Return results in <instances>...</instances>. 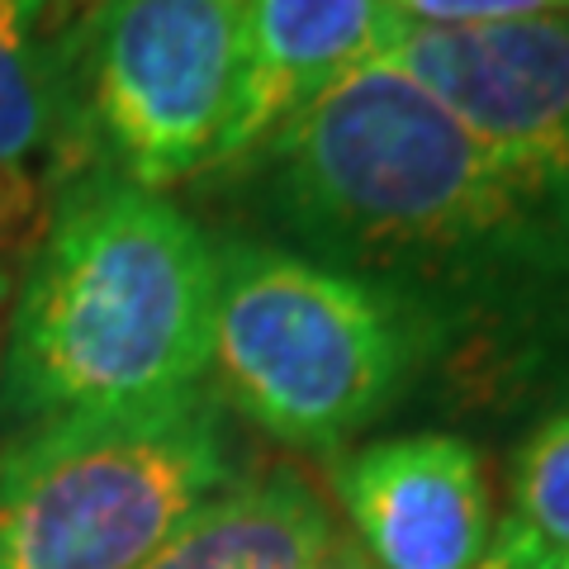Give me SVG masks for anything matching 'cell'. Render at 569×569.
Segmentation results:
<instances>
[{
    "label": "cell",
    "mask_w": 569,
    "mask_h": 569,
    "mask_svg": "<svg viewBox=\"0 0 569 569\" xmlns=\"http://www.w3.org/2000/svg\"><path fill=\"white\" fill-rule=\"evenodd\" d=\"M309 569H376V565H370V556H366V550L356 546L351 537L332 531V541L323 546V556H318Z\"/></svg>",
    "instance_id": "cell-14"
},
{
    "label": "cell",
    "mask_w": 569,
    "mask_h": 569,
    "mask_svg": "<svg viewBox=\"0 0 569 569\" xmlns=\"http://www.w3.org/2000/svg\"><path fill=\"white\" fill-rule=\"evenodd\" d=\"M403 20L395 0H247V86L233 157L328 86L380 62Z\"/></svg>",
    "instance_id": "cell-8"
},
{
    "label": "cell",
    "mask_w": 569,
    "mask_h": 569,
    "mask_svg": "<svg viewBox=\"0 0 569 569\" xmlns=\"http://www.w3.org/2000/svg\"><path fill=\"white\" fill-rule=\"evenodd\" d=\"M242 200L276 247L380 280L447 332L550 323L569 213L399 67L370 62L247 148Z\"/></svg>",
    "instance_id": "cell-1"
},
{
    "label": "cell",
    "mask_w": 569,
    "mask_h": 569,
    "mask_svg": "<svg viewBox=\"0 0 569 569\" xmlns=\"http://www.w3.org/2000/svg\"><path fill=\"white\" fill-rule=\"evenodd\" d=\"M213 280V242L181 204L104 167L71 171L10 295L0 437L200 389Z\"/></svg>",
    "instance_id": "cell-2"
},
{
    "label": "cell",
    "mask_w": 569,
    "mask_h": 569,
    "mask_svg": "<svg viewBox=\"0 0 569 569\" xmlns=\"http://www.w3.org/2000/svg\"><path fill=\"white\" fill-rule=\"evenodd\" d=\"M10 271H6V261H0V347H6V313H10Z\"/></svg>",
    "instance_id": "cell-15"
},
{
    "label": "cell",
    "mask_w": 569,
    "mask_h": 569,
    "mask_svg": "<svg viewBox=\"0 0 569 569\" xmlns=\"http://www.w3.org/2000/svg\"><path fill=\"white\" fill-rule=\"evenodd\" d=\"M418 24L437 29H470V24H518L569 14V0H395Z\"/></svg>",
    "instance_id": "cell-12"
},
{
    "label": "cell",
    "mask_w": 569,
    "mask_h": 569,
    "mask_svg": "<svg viewBox=\"0 0 569 569\" xmlns=\"http://www.w3.org/2000/svg\"><path fill=\"white\" fill-rule=\"evenodd\" d=\"M337 493L376 569H470L493 537L489 479L470 441L408 432L351 451Z\"/></svg>",
    "instance_id": "cell-7"
},
{
    "label": "cell",
    "mask_w": 569,
    "mask_h": 569,
    "mask_svg": "<svg viewBox=\"0 0 569 569\" xmlns=\"http://www.w3.org/2000/svg\"><path fill=\"white\" fill-rule=\"evenodd\" d=\"M62 0H0V176L62 152L67 138V58L52 10Z\"/></svg>",
    "instance_id": "cell-10"
},
{
    "label": "cell",
    "mask_w": 569,
    "mask_h": 569,
    "mask_svg": "<svg viewBox=\"0 0 569 569\" xmlns=\"http://www.w3.org/2000/svg\"><path fill=\"white\" fill-rule=\"evenodd\" d=\"M62 152L162 190L233 162L247 0H104L62 33Z\"/></svg>",
    "instance_id": "cell-5"
},
{
    "label": "cell",
    "mask_w": 569,
    "mask_h": 569,
    "mask_svg": "<svg viewBox=\"0 0 569 569\" xmlns=\"http://www.w3.org/2000/svg\"><path fill=\"white\" fill-rule=\"evenodd\" d=\"M512 522L546 546L569 550V408L541 422L512 470Z\"/></svg>",
    "instance_id": "cell-11"
},
{
    "label": "cell",
    "mask_w": 569,
    "mask_h": 569,
    "mask_svg": "<svg viewBox=\"0 0 569 569\" xmlns=\"http://www.w3.org/2000/svg\"><path fill=\"white\" fill-rule=\"evenodd\" d=\"M213 257L209 370L223 403L284 447L328 451L366 432L451 342L418 299L276 242L223 238Z\"/></svg>",
    "instance_id": "cell-3"
},
{
    "label": "cell",
    "mask_w": 569,
    "mask_h": 569,
    "mask_svg": "<svg viewBox=\"0 0 569 569\" xmlns=\"http://www.w3.org/2000/svg\"><path fill=\"white\" fill-rule=\"evenodd\" d=\"M332 531L309 479L271 470L213 493L138 569H309Z\"/></svg>",
    "instance_id": "cell-9"
},
{
    "label": "cell",
    "mask_w": 569,
    "mask_h": 569,
    "mask_svg": "<svg viewBox=\"0 0 569 569\" xmlns=\"http://www.w3.org/2000/svg\"><path fill=\"white\" fill-rule=\"evenodd\" d=\"M238 479L204 389L0 437V569H138Z\"/></svg>",
    "instance_id": "cell-4"
},
{
    "label": "cell",
    "mask_w": 569,
    "mask_h": 569,
    "mask_svg": "<svg viewBox=\"0 0 569 569\" xmlns=\"http://www.w3.org/2000/svg\"><path fill=\"white\" fill-rule=\"evenodd\" d=\"M470 569H569V550L546 546L541 537H531L522 522L508 518L503 527H493L485 556H479Z\"/></svg>",
    "instance_id": "cell-13"
},
{
    "label": "cell",
    "mask_w": 569,
    "mask_h": 569,
    "mask_svg": "<svg viewBox=\"0 0 569 569\" xmlns=\"http://www.w3.org/2000/svg\"><path fill=\"white\" fill-rule=\"evenodd\" d=\"M380 62L418 81L569 213V14L470 29L403 20Z\"/></svg>",
    "instance_id": "cell-6"
},
{
    "label": "cell",
    "mask_w": 569,
    "mask_h": 569,
    "mask_svg": "<svg viewBox=\"0 0 569 569\" xmlns=\"http://www.w3.org/2000/svg\"><path fill=\"white\" fill-rule=\"evenodd\" d=\"M67 10H91V6H104V0H62Z\"/></svg>",
    "instance_id": "cell-16"
}]
</instances>
